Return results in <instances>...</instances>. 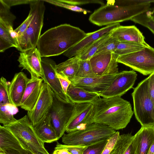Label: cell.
Instances as JSON below:
<instances>
[{
  "label": "cell",
  "mask_w": 154,
  "mask_h": 154,
  "mask_svg": "<svg viewBox=\"0 0 154 154\" xmlns=\"http://www.w3.org/2000/svg\"><path fill=\"white\" fill-rule=\"evenodd\" d=\"M92 103L90 123L106 125L116 131L125 128L134 113L130 103L121 97H99Z\"/></svg>",
  "instance_id": "6da1fadb"
},
{
  "label": "cell",
  "mask_w": 154,
  "mask_h": 154,
  "mask_svg": "<svg viewBox=\"0 0 154 154\" xmlns=\"http://www.w3.org/2000/svg\"><path fill=\"white\" fill-rule=\"evenodd\" d=\"M151 0H108L106 4L95 10L89 20L94 24L102 26L131 20L150 9Z\"/></svg>",
  "instance_id": "7a4b0ae2"
},
{
  "label": "cell",
  "mask_w": 154,
  "mask_h": 154,
  "mask_svg": "<svg viewBox=\"0 0 154 154\" xmlns=\"http://www.w3.org/2000/svg\"><path fill=\"white\" fill-rule=\"evenodd\" d=\"M84 31L69 24H64L50 29L42 35L37 48L41 57L63 54L86 35Z\"/></svg>",
  "instance_id": "3957f363"
},
{
  "label": "cell",
  "mask_w": 154,
  "mask_h": 154,
  "mask_svg": "<svg viewBox=\"0 0 154 154\" xmlns=\"http://www.w3.org/2000/svg\"><path fill=\"white\" fill-rule=\"evenodd\" d=\"M116 132L106 125L92 123L82 129L64 134L62 142L67 145L88 146L109 138Z\"/></svg>",
  "instance_id": "277c9868"
},
{
  "label": "cell",
  "mask_w": 154,
  "mask_h": 154,
  "mask_svg": "<svg viewBox=\"0 0 154 154\" xmlns=\"http://www.w3.org/2000/svg\"><path fill=\"white\" fill-rule=\"evenodd\" d=\"M16 137L23 147L32 153L50 154L44 146V143L35 131L27 115L15 122L3 125Z\"/></svg>",
  "instance_id": "5b68a950"
},
{
  "label": "cell",
  "mask_w": 154,
  "mask_h": 154,
  "mask_svg": "<svg viewBox=\"0 0 154 154\" xmlns=\"http://www.w3.org/2000/svg\"><path fill=\"white\" fill-rule=\"evenodd\" d=\"M131 94L134 113L141 126L154 125V106L149 93L148 77L134 88Z\"/></svg>",
  "instance_id": "8992f818"
},
{
  "label": "cell",
  "mask_w": 154,
  "mask_h": 154,
  "mask_svg": "<svg viewBox=\"0 0 154 154\" xmlns=\"http://www.w3.org/2000/svg\"><path fill=\"white\" fill-rule=\"evenodd\" d=\"M44 1L33 0L31 3L34 9V15L25 31L17 37V47L20 52L36 48L43 24L45 7Z\"/></svg>",
  "instance_id": "52a82bcc"
},
{
  "label": "cell",
  "mask_w": 154,
  "mask_h": 154,
  "mask_svg": "<svg viewBox=\"0 0 154 154\" xmlns=\"http://www.w3.org/2000/svg\"><path fill=\"white\" fill-rule=\"evenodd\" d=\"M116 60L144 75H150L154 72V48L149 45L138 51L119 56Z\"/></svg>",
  "instance_id": "ba28073f"
},
{
  "label": "cell",
  "mask_w": 154,
  "mask_h": 154,
  "mask_svg": "<svg viewBox=\"0 0 154 154\" xmlns=\"http://www.w3.org/2000/svg\"><path fill=\"white\" fill-rule=\"evenodd\" d=\"M75 104L70 101L62 100L54 93L53 104L49 113L52 124L59 139L64 134Z\"/></svg>",
  "instance_id": "9c48e42d"
},
{
  "label": "cell",
  "mask_w": 154,
  "mask_h": 154,
  "mask_svg": "<svg viewBox=\"0 0 154 154\" xmlns=\"http://www.w3.org/2000/svg\"><path fill=\"white\" fill-rule=\"evenodd\" d=\"M137 74L133 70L119 72L108 88L99 94L104 98L121 97L132 88L137 79Z\"/></svg>",
  "instance_id": "30bf717a"
},
{
  "label": "cell",
  "mask_w": 154,
  "mask_h": 154,
  "mask_svg": "<svg viewBox=\"0 0 154 154\" xmlns=\"http://www.w3.org/2000/svg\"><path fill=\"white\" fill-rule=\"evenodd\" d=\"M54 92L46 84L43 83L40 94L32 110L27 116L32 125L41 120L49 112L52 106Z\"/></svg>",
  "instance_id": "8fae6325"
},
{
  "label": "cell",
  "mask_w": 154,
  "mask_h": 154,
  "mask_svg": "<svg viewBox=\"0 0 154 154\" xmlns=\"http://www.w3.org/2000/svg\"><path fill=\"white\" fill-rule=\"evenodd\" d=\"M119 72L93 78H81L75 77L70 80L71 84L87 91L99 94L108 88L118 75Z\"/></svg>",
  "instance_id": "7c38bea8"
},
{
  "label": "cell",
  "mask_w": 154,
  "mask_h": 154,
  "mask_svg": "<svg viewBox=\"0 0 154 154\" xmlns=\"http://www.w3.org/2000/svg\"><path fill=\"white\" fill-rule=\"evenodd\" d=\"M117 57L114 53L100 54L94 55L89 60L94 73L97 76H102L119 72Z\"/></svg>",
  "instance_id": "4fadbf2b"
},
{
  "label": "cell",
  "mask_w": 154,
  "mask_h": 154,
  "mask_svg": "<svg viewBox=\"0 0 154 154\" xmlns=\"http://www.w3.org/2000/svg\"><path fill=\"white\" fill-rule=\"evenodd\" d=\"M41 64L43 73L44 82L47 84L53 92L62 100L70 101L64 92L57 75L56 62L48 57H42Z\"/></svg>",
  "instance_id": "5bb4252c"
},
{
  "label": "cell",
  "mask_w": 154,
  "mask_h": 154,
  "mask_svg": "<svg viewBox=\"0 0 154 154\" xmlns=\"http://www.w3.org/2000/svg\"><path fill=\"white\" fill-rule=\"evenodd\" d=\"M42 58L37 48L20 52L17 60L19 63L18 66L29 72L31 78L38 77L42 79Z\"/></svg>",
  "instance_id": "9a60e30c"
},
{
  "label": "cell",
  "mask_w": 154,
  "mask_h": 154,
  "mask_svg": "<svg viewBox=\"0 0 154 154\" xmlns=\"http://www.w3.org/2000/svg\"><path fill=\"white\" fill-rule=\"evenodd\" d=\"M93 105L91 103H75L72 116L66 126L68 133L82 129L91 124L90 117Z\"/></svg>",
  "instance_id": "2e32d148"
},
{
  "label": "cell",
  "mask_w": 154,
  "mask_h": 154,
  "mask_svg": "<svg viewBox=\"0 0 154 154\" xmlns=\"http://www.w3.org/2000/svg\"><path fill=\"white\" fill-rule=\"evenodd\" d=\"M120 26L119 23L111 24L94 32L87 33L86 36L82 40L65 52L63 55L69 58L78 56L95 41Z\"/></svg>",
  "instance_id": "e0dca14e"
},
{
  "label": "cell",
  "mask_w": 154,
  "mask_h": 154,
  "mask_svg": "<svg viewBox=\"0 0 154 154\" xmlns=\"http://www.w3.org/2000/svg\"><path fill=\"white\" fill-rule=\"evenodd\" d=\"M43 81L40 78H31L20 102L21 108L27 111L32 110L40 94Z\"/></svg>",
  "instance_id": "ac0fdd59"
},
{
  "label": "cell",
  "mask_w": 154,
  "mask_h": 154,
  "mask_svg": "<svg viewBox=\"0 0 154 154\" xmlns=\"http://www.w3.org/2000/svg\"><path fill=\"white\" fill-rule=\"evenodd\" d=\"M29 79L23 72L15 74L9 85V96L12 106L15 107L20 106Z\"/></svg>",
  "instance_id": "d6986e66"
},
{
  "label": "cell",
  "mask_w": 154,
  "mask_h": 154,
  "mask_svg": "<svg viewBox=\"0 0 154 154\" xmlns=\"http://www.w3.org/2000/svg\"><path fill=\"white\" fill-rule=\"evenodd\" d=\"M111 35L119 42L145 44V37L135 26H120L113 30Z\"/></svg>",
  "instance_id": "ffe728a7"
},
{
  "label": "cell",
  "mask_w": 154,
  "mask_h": 154,
  "mask_svg": "<svg viewBox=\"0 0 154 154\" xmlns=\"http://www.w3.org/2000/svg\"><path fill=\"white\" fill-rule=\"evenodd\" d=\"M32 126L39 138L44 143H51L59 140L52 124L49 112Z\"/></svg>",
  "instance_id": "44dd1931"
},
{
  "label": "cell",
  "mask_w": 154,
  "mask_h": 154,
  "mask_svg": "<svg viewBox=\"0 0 154 154\" xmlns=\"http://www.w3.org/2000/svg\"><path fill=\"white\" fill-rule=\"evenodd\" d=\"M135 135L137 140L136 154H147L154 142V125L141 126Z\"/></svg>",
  "instance_id": "7402d4cb"
},
{
  "label": "cell",
  "mask_w": 154,
  "mask_h": 154,
  "mask_svg": "<svg viewBox=\"0 0 154 154\" xmlns=\"http://www.w3.org/2000/svg\"><path fill=\"white\" fill-rule=\"evenodd\" d=\"M137 140L131 133L120 135L109 154H136Z\"/></svg>",
  "instance_id": "603a6c76"
},
{
  "label": "cell",
  "mask_w": 154,
  "mask_h": 154,
  "mask_svg": "<svg viewBox=\"0 0 154 154\" xmlns=\"http://www.w3.org/2000/svg\"><path fill=\"white\" fill-rule=\"evenodd\" d=\"M66 95L69 100L74 103H92L100 97L97 93L87 91L71 84L67 89Z\"/></svg>",
  "instance_id": "cb8c5ba5"
},
{
  "label": "cell",
  "mask_w": 154,
  "mask_h": 154,
  "mask_svg": "<svg viewBox=\"0 0 154 154\" xmlns=\"http://www.w3.org/2000/svg\"><path fill=\"white\" fill-rule=\"evenodd\" d=\"M11 149H25L14 134L3 126H0V151Z\"/></svg>",
  "instance_id": "d4e9b609"
},
{
  "label": "cell",
  "mask_w": 154,
  "mask_h": 154,
  "mask_svg": "<svg viewBox=\"0 0 154 154\" xmlns=\"http://www.w3.org/2000/svg\"><path fill=\"white\" fill-rule=\"evenodd\" d=\"M80 60L79 56H76L57 65V72L67 78L70 81L75 76L79 66Z\"/></svg>",
  "instance_id": "484cf974"
},
{
  "label": "cell",
  "mask_w": 154,
  "mask_h": 154,
  "mask_svg": "<svg viewBox=\"0 0 154 154\" xmlns=\"http://www.w3.org/2000/svg\"><path fill=\"white\" fill-rule=\"evenodd\" d=\"M14 31L13 26L0 21V52H3L11 47L17 48V44L11 36Z\"/></svg>",
  "instance_id": "4316f807"
},
{
  "label": "cell",
  "mask_w": 154,
  "mask_h": 154,
  "mask_svg": "<svg viewBox=\"0 0 154 154\" xmlns=\"http://www.w3.org/2000/svg\"><path fill=\"white\" fill-rule=\"evenodd\" d=\"M110 36V32L107 33L94 42L78 55L80 59L89 60L94 55L97 50Z\"/></svg>",
  "instance_id": "83f0119b"
},
{
  "label": "cell",
  "mask_w": 154,
  "mask_h": 154,
  "mask_svg": "<svg viewBox=\"0 0 154 154\" xmlns=\"http://www.w3.org/2000/svg\"><path fill=\"white\" fill-rule=\"evenodd\" d=\"M149 45L127 42H118L114 53L117 57L138 51Z\"/></svg>",
  "instance_id": "f1b7e54d"
},
{
  "label": "cell",
  "mask_w": 154,
  "mask_h": 154,
  "mask_svg": "<svg viewBox=\"0 0 154 154\" xmlns=\"http://www.w3.org/2000/svg\"><path fill=\"white\" fill-rule=\"evenodd\" d=\"M131 20L148 28L154 34V8L135 16Z\"/></svg>",
  "instance_id": "f546056e"
},
{
  "label": "cell",
  "mask_w": 154,
  "mask_h": 154,
  "mask_svg": "<svg viewBox=\"0 0 154 154\" xmlns=\"http://www.w3.org/2000/svg\"><path fill=\"white\" fill-rule=\"evenodd\" d=\"M98 76L93 71L89 60L80 59L79 66L75 76L81 78H93Z\"/></svg>",
  "instance_id": "4dcf8cb0"
},
{
  "label": "cell",
  "mask_w": 154,
  "mask_h": 154,
  "mask_svg": "<svg viewBox=\"0 0 154 154\" xmlns=\"http://www.w3.org/2000/svg\"><path fill=\"white\" fill-rule=\"evenodd\" d=\"M9 85L6 79L1 77L0 79V105L12 106L9 96Z\"/></svg>",
  "instance_id": "1f68e13d"
},
{
  "label": "cell",
  "mask_w": 154,
  "mask_h": 154,
  "mask_svg": "<svg viewBox=\"0 0 154 154\" xmlns=\"http://www.w3.org/2000/svg\"><path fill=\"white\" fill-rule=\"evenodd\" d=\"M17 119L9 109L8 105H0V122L3 125L13 123Z\"/></svg>",
  "instance_id": "d6a6232c"
},
{
  "label": "cell",
  "mask_w": 154,
  "mask_h": 154,
  "mask_svg": "<svg viewBox=\"0 0 154 154\" xmlns=\"http://www.w3.org/2000/svg\"><path fill=\"white\" fill-rule=\"evenodd\" d=\"M108 139L103 140L88 146L82 154H102Z\"/></svg>",
  "instance_id": "836d02e7"
},
{
  "label": "cell",
  "mask_w": 154,
  "mask_h": 154,
  "mask_svg": "<svg viewBox=\"0 0 154 154\" xmlns=\"http://www.w3.org/2000/svg\"><path fill=\"white\" fill-rule=\"evenodd\" d=\"M118 42L115 38L111 35L97 50L94 55L100 54L114 53Z\"/></svg>",
  "instance_id": "e575fe53"
},
{
  "label": "cell",
  "mask_w": 154,
  "mask_h": 154,
  "mask_svg": "<svg viewBox=\"0 0 154 154\" xmlns=\"http://www.w3.org/2000/svg\"><path fill=\"white\" fill-rule=\"evenodd\" d=\"M43 1L44 2H47L54 5L63 7L74 11L83 12L85 14L91 12L89 10L82 8L77 6L72 5L60 2L57 0H43Z\"/></svg>",
  "instance_id": "d590c367"
},
{
  "label": "cell",
  "mask_w": 154,
  "mask_h": 154,
  "mask_svg": "<svg viewBox=\"0 0 154 154\" xmlns=\"http://www.w3.org/2000/svg\"><path fill=\"white\" fill-rule=\"evenodd\" d=\"M30 10L28 16L24 22L14 31L18 34V36L21 35L26 30L30 24L34 15V9L32 4H30Z\"/></svg>",
  "instance_id": "8d00e7d4"
},
{
  "label": "cell",
  "mask_w": 154,
  "mask_h": 154,
  "mask_svg": "<svg viewBox=\"0 0 154 154\" xmlns=\"http://www.w3.org/2000/svg\"><path fill=\"white\" fill-rule=\"evenodd\" d=\"M119 131H117L108 139L102 154H109L113 149L120 136Z\"/></svg>",
  "instance_id": "74e56055"
},
{
  "label": "cell",
  "mask_w": 154,
  "mask_h": 154,
  "mask_svg": "<svg viewBox=\"0 0 154 154\" xmlns=\"http://www.w3.org/2000/svg\"><path fill=\"white\" fill-rule=\"evenodd\" d=\"M60 2L75 6L89 3H96L101 5H104L102 1L99 0H57Z\"/></svg>",
  "instance_id": "f35d334b"
},
{
  "label": "cell",
  "mask_w": 154,
  "mask_h": 154,
  "mask_svg": "<svg viewBox=\"0 0 154 154\" xmlns=\"http://www.w3.org/2000/svg\"><path fill=\"white\" fill-rule=\"evenodd\" d=\"M56 146L65 148L72 154H82L87 146L67 145L57 142Z\"/></svg>",
  "instance_id": "ab89813d"
},
{
  "label": "cell",
  "mask_w": 154,
  "mask_h": 154,
  "mask_svg": "<svg viewBox=\"0 0 154 154\" xmlns=\"http://www.w3.org/2000/svg\"><path fill=\"white\" fill-rule=\"evenodd\" d=\"M148 78L149 93L154 106V72Z\"/></svg>",
  "instance_id": "60d3db41"
},
{
  "label": "cell",
  "mask_w": 154,
  "mask_h": 154,
  "mask_svg": "<svg viewBox=\"0 0 154 154\" xmlns=\"http://www.w3.org/2000/svg\"><path fill=\"white\" fill-rule=\"evenodd\" d=\"M57 75L60 82L62 89L66 95L67 89L71 84V82L67 78L62 76L57 72Z\"/></svg>",
  "instance_id": "b9f144b4"
},
{
  "label": "cell",
  "mask_w": 154,
  "mask_h": 154,
  "mask_svg": "<svg viewBox=\"0 0 154 154\" xmlns=\"http://www.w3.org/2000/svg\"><path fill=\"white\" fill-rule=\"evenodd\" d=\"M2 1L7 6L10 8L12 6L17 5L24 4H30L33 1L32 0H2Z\"/></svg>",
  "instance_id": "7bdbcfd3"
},
{
  "label": "cell",
  "mask_w": 154,
  "mask_h": 154,
  "mask_svg": "<svg viewBox=\"0 0 154 154\" xmlns=\"http://www.w3.org/2000/svg\"><path fill=\"white\" fill-rule=\"evenodd\" d=\"M0 152L5 154H33L30 152L24 149L22 150H17L14 149H9L3 151H0Z\"/></svg>",
  "instance_id": "ee69618b"
},
{
  "label": "cell",
  "mask_w": 154,
  "mask_h": 154,
  "mask_svg": "<svg viewBox=\"0 0 154 154\" xmlns=\"http://www.w3.org/2000/svg\"><path fill=\"white\" fill-rule=\"evenodd\" d=\"M53 154H72L64 148L56 146Z\"/></svg>",
  "instance_id": "f6af8a7d"
},
{
  "label": "cell",
  "mask_w": 154,
  "mask_h": 154,
  "mask_svg": "<svg viewBox=\"0 0 154 154\" xmlns=\"http://www.w3.org/2000/svg\"><path fill=\"white\" fill-rule=\"evenodd\" d=\"M147 154H154V142L152 145Z\"/></svg>",
  "instance_id": "bcb514c9"
},
{
  "label": "cell",
  "mask_w": 154,
  "mask_h": 154,
  "mask_svg": "<svg viewBox=\"0 0 154 154\" xmlns=\"http://www.w3.org/2000/svg\"><path fill=\"white\" fill-rule=\"evenodd\" d=\"M37 154H44V153H41V152H39Z\"/></svg>",
  "instance_id": "7dc6e473"
},
{
  "label": "cell",
  "mask_w": 154,
  "mask_h": 154,
  "mask_svg": "<svg viewBox=\"0 0 154 154\" xmlns=\"http://www.w3.org/2000/svg\"><path fill=\"white\" fill-rule=\"evenodd\" d=\"M0 154H4L3 153L0 152Z\"/></svg>",
  "instance_id": "c3c4849f"
},
{
  "label": "cell",
  "mask_w": 154,
  "mask_h": 154,
  "mask_svg": "<svg viewBox=\"0 0 154 154\" xmlns=\"http://www.w3.org/2000/svg\"><path fill=\"white\" fill-rule=\"evenodd\" d=\"M153 2L154 3V1Z\"/></svg>",
  "instance_id": "681fc988"
}]
</instances>
